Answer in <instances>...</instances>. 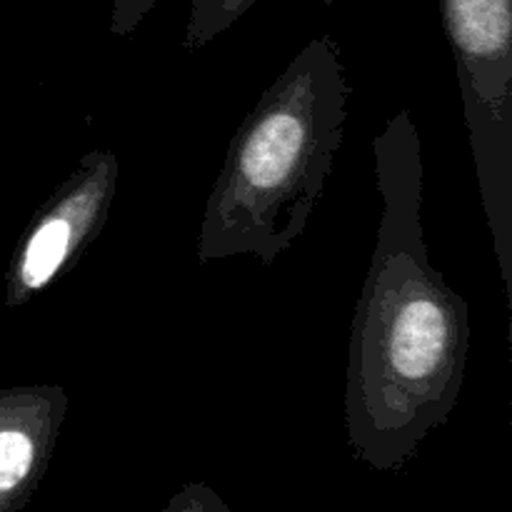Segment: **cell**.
Instances as JSON below:
<instances>
[{
    "mask_svg": "<svg viewBox=\"0 0 512 512\" xmlns=\"http://www.w3.org/2000/svg\"><path fill=\"white\" fill-rule=\"evenodd\" d=\"M340 43L318 35L245 115L205 200L200 265L253 255L273 265L308 228L348 120Z\"/></svg>",
    "mask_w": 512,
    "mask_h": 512,
    "instance_id": "cell-2",
    "label": "cell"
},
{
    "mask_svg": "<svg viewBox=\"0 0 512 512\" xmlns=\"http://www.w3.org/2000/svg\"><path fill=\"white\" fill-rule=\"evenodd\" d=\"M113 150H90L25 225L5 273V308L25 303L78 265L108 223L118 193Z\"/></svg>",
    "mask_w": 512,
    "mask_h": 512,
    "instance_id": "cell-4",
    "label": "cell"
},
{
    "mask_svg": "<svg viewBox=\"0 0 512 512\" xmlns=\"http://www.w3.org/2000/svg\"><path fill=\"white\" fill-rule=\"evenodd\" d=\"M68 408L60 385L0 390V512L23 510L38 493Z\"/></svg>",
    "mask_w": 512,
    "mask_h": 512,
    "instance_id": "cell-5",
    "label": "cell"
},
{
    "mask_svg": "<svg viewBox=\"0 0 512 512\" xmlns=\"http://www.w3.org/2000/svg\"><path fill=\"white\" fill-rule=\"evenodd\" d=\"M255 3L258 0H193L183 35L185 53H195L213 43L218 35L233 28Z\"/></svg>",
    "mask_w": 512,
    "mask_h": 512,
    "instance_id": "cell-6",
    "label": "cell"
},
{
    "mask_svg": "<svg viewBox=\"0 0 512 512\" xmlns=\"http://www.w3.org/2000/svg\"><path fill=\"white\" fill-rule=\"evenodd\" d=\"M480 200L512 308V0H438Z\"/></svg>",
    "mask_w": 512,
    "mask_h": 512,
    "instance_id": "cell-3",
    "label": "cell"
},
{
    "mask_svg": "<svg viewBox=\"0 0 512 512\" xmlns=\"http://www.w3.org/2000/svg\"><path fill=\"white\" fill-rule=\"evenodd\" d=\"M158 0H110V33L128 38L140 28Z\"/></svg>",
    "mask_w": 512,
    "mask_h": 512,
    "instance_id": "cell-7",
    "label": "cell"
},
{
    "mask_svg": "<svg viewBox=\"0 0 512 512\" xmlns=\"http://www.w3.org/2000/svg\"><path fill=\"white\" fill-rule=\"evenodd\" d=\"M205 510H220L225 512L228 505L218 498L210 488L205 485L195 483V485H185L168 505H165V512H205Z\"/></svg>",
    "mask_w": 512,
    "mask_h": 512,
    "instance_id": "cell-8",
    "label": "cell"
},
{
    "mask_svg": "<svg viewBox=\"0 0 512 512\" xmlns=\"http://www.w3.org/2000/svg\"><path fill=\"white\" fill-rule=\"evenodd\" d=\"M383 198L373 260L350 325L345 433L355 460L400 473L458 405L470 308L430 263L423 235V150L410 110L373 140Z\"/></svg>",
    "mask_w": 512,
    "mask_h": 512,
    "instance_id": "cell-1",
    "label": "cell"
}]
</instances>
